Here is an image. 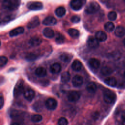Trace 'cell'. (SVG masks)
Returning a JSON list of instances; mask_svg holds the SVG:
<instances>
[{
    "instance_id": "cell-19",
    "label": "cell",
    "mask_w": 125,
    "mask_h": 125,
    "mask_svg": "<svg viewBox=\"0 0 125 125\" xmlns=\"http://www.w3.org/2000/svg\"><path fill=\"white\" fill-rule=\"evenodd\" d=\"M35 74L39 77H44L47 74V71L45 68L42 67H39L35 70Z\"/></svg>"
},
{
    "instance_id": "cell-36",
    "label": "cell",
    "mask_w": 125,
    "mask_h": 125,
    "mask_svg": "<svg viewBox=\"0 0 125 125\" xmlns=\"http://www.w3.org/2000/svg\"><path fill=\"white\" fill-rule=\"evenodd\" d=\"M58 125H68V121L64 117H61L58 120Z\"/></svg>"
},
{
    "instance_id": "cell-11",
    "label": "cell",
    "mask_w": 125,
    "mask_h": 125,
    "mask_svg": "<svg viewBox=\"0 0 125 125\" xmlns=\"http://www.w3.org/2000/svg\"><path fill=\"white\" fill-rule=\"evenodd\" d=\"M40 24L39 18L37 16H35L32 18L27 24V27L29 29L34 28Z\"/></svg>"
},
{
    "instance_id": "cell-9",
    "label": "cell",
    "mask_w": 125,
    "mask_h": 125,
    "mask_svg": "<svg viewBox=\"0 0 125 125\" xmlns=\"http://www.w3.org/2000/svg\"><path fill=\"white\" fill-rule=\"evenodd\" d=\"M35 95V93L34 91L30 88H28L24 90L23 92V96L28 101H31L34 99Z\"/></svg>"
},
{
    "instance_id": "cell-34",
    "label": "cell",
    "mask_w": 125,
    "mask_h": 125,
    "mask_svg": "<svg viewBox=\"0 0 125 125\" xmlns=\"http://www.w3.org/2000/svg\"><path fill=\"white\" fill-rule=\"evenodd\" d=\"M117 13L114 11H110L108 13L107 17L109 20L110 21H114L117 18Z\"/></svg>"
},
{
    "instance_id": "cell-42",
    "label": "cell",
    "mask_w": 125,
    "mask_h": 125,
    "mask_svg": "<svg viewBox=\"0 0 125 125\" xmlns=\"http://www.w3.org/2000/svg\"><path fill=\"white\" fill-rule=\"evenodd\" d=\"M99 117V113L98 112H94L92 115V117L94 119H97Z\"/></svg>"
},
{
    "instance_id": "cell-12",
    "label": "cell",
    "mask_w": 125,
    "mask_h": 125,
    "mask_svg": "<svg viewBox=\"0 0 125 125\" xmlns=\"http://www.w3.org/2000/svg\"><path fill=\"white\" fill-rule=\"evenodd\" d=\"M42 42V39L38 36H33L28 41L29 44L32 47H36L39 45Z\"/></svg>"
},
{
    "instance_id": "cell-43",
    "label": "cell",
    "mask_w": 125,
    "mask_h": 125,
    "mask_svg": "<svg viewBox=\"0 0 125 125\" xmlns=\"http://www.w3.org/2000/svg\"><path fill=\"white\" fill-rule=\"evenodd\" d=\"M121 117L123 120H125V110H124L121 114Z\"/></svg>"
},
{
    "instance_id": "cell-24",
    "label": "cell",
    "mask_w": 125,
    "mask_h": 125,
    "mask_svg": "<svg viewBox=\"0 0 125 125\" xmlns=\"http://www.w3.org/2000/svg\"><path fill=\"white\" fill-rule=\"evenodd\" d=\"M115 35L118 37H123L125 34V29L122 26H118L115 29Z\"/></svg>"
},
{
    "instance_id": "cell-17",
    "label": "cell",
    "mask_w": 125,
    "mask_h": 125,
    "mask_svg": "<svg viewBox=\"0 0 125 125\" xmlns=\"http://www.w3.org/2000/svg\"><path fill=\"white\" fill-rule=\"evenodd\" d=\"M95 38L99 42H104L107 39V35L103 31H99L95 34Z\"/></svg>"
},
{
    "instance_id": "cell-13",
    "label": "cell",
    "mask_w": 125,
    "mask_h": 125,
    "mask_svg": "<svg viewBox=\"0 0 125 125\" xmlns=\"http://www.w3.org/2000/svg\"><path fill=\"white\" fill-rule=\"evenodd\" d=\"M72 83L75 87H80L83 83V78L81 76L76 75L73 78Z\"/></svg>"
},
{
    "instance_id": "cell-3",
    "label": "cell",
    "mask_w": 125,
    "mask_h": 125,
    "mask_svg": "<svg viewBox=\"0 0 125 125\" xmlns=\"http://www.w3.org/2000/svg\"><path fill=\"white\" fill-rule=\"evenodd\" d=\"M100 8L99 4L96 1L88 3L85 8V12L88 14H92L98 12Z\"/></svg>"
},
{
    "instance_id": "cell-39",
    "label": "cell",
    "mask_w": 125,
    "mask_h": 125,
    "mask_svg": "<svg viewBox=\"0 0 125 125\" xmlns=\"http://www.w3.org/2000/svg\"><path fill=\"white\" fill-rule=\"evenodd\" d=\"M112 57L113 58V59L114 60H118L120 58V55L119 54V53H117V52H115L114 53H113L112 54Z\"/></svg>"
},
{
    "instance_id": "cell-27",
    "label": "cell",
    "mask_w": 125,
    "mask_h": 125,
    "mask_svg": "<svg viewBox=\"0 0 125 125\" xmlns=\"http://www.w3.org/2000/svg\"><path fill=\"white\" fill-rule=\"evenodd\" d=\"M70 79V74L67 71L63 72L61 76V80L63 83H68Z\"/></svg>"
},
{
    "instance_id": "cell-37",
    "label": "cell",
    "mask_w": 125,
    "mask_h": 125,
    "mask_svg": "<svg viewBox=\"0 0 125 125\" xmlns=\"http://www.w3.org/2000/svg\"><path fill=\"white\" fill-rule=\"evenodd\" d=\"M70 21L73 23H78L80 21V18L78 16H73L71 17Z\"/></svg>"
},
{
    "instance_id": "cell-26",
    "label": "cell",
    "mask_w": 125,
    "mask_h": 125,
    "mask_svg": "<svg viewBox=\"0 0 125 125\" xmlns=\"http://www.w3.org/2000/svg\"><path fill=\"white\" fill-rule=\"evenodd\" d=\"M113 72L112 69L108 66H104L103 67L100 71L102 75L103 76H107L110 75Z\"/></svg>"
},
{
    "instance_id": "cell-25",
    "label": "cell",
    "mask_w": 125,
    "mask_h": 125,
    "mask_svg": "<svg viewBox=\"0 0 125 125\" xmlns=\"http://www.w3.org/2000/svg\"><path fill=\"white\" fill-rule=\"evenodd\" d=\"M55 13L57 17H62L65 14L66 10L64 7L59 6L56 9Z\"/></svg>"
},
{
    "instance_id": "cell-10",
    "label": "cell",
    "mask_w": 125,
    "mask_h": 125,
    "mask_svg": "<svg viewBox=\"0 0 125 125\" xmlns=\"http://www.w3.org/2000/svg\"><path fill=\"white\" fill-rule=\"evenodd\" d=\"M87 44L88 46L91 48H96L99 45V41L95 37L90 36L87 40Z\"/></svg>"
},
{
    "instance_id": "cell-30",
    "label": "cell",
    "mask_w": 125,
    "mask_h": 125,
    "mask_svg": "<svg viewBox=\"0 0 125 125\" xmlns=\"http://www.w3.org/2000/svg\"><path fill=\"white\" fill-rule=\"evenodd\" d=\"M104 27L105 30L108 32H112L115 28V26L114 25V24L111 22H106L104 25Z\"/></svg>"
},
{
    "instance_id": "cell-35",
    "label": "cell",
    "mask_w": 125,
    "mask_h": 125,
    "mask_svg": "<svg viewBox=\"0 0 125 125\" xmlns=\"http://www.w3.org/2000/svg\"><path fill=\"white\" fill-rule=\"evenodd\" d=\"M8 62V59L7 57L4 56H1L0 57V67H2L5 65Z\"/></svg>"
},
{
    "instance_id": "cell-18",
    "label": "cell",
    "mask_w": 125,
    "mask_h": 125,
    "mask_svg": "<svg viewBox=\"0 0 125 125\" xmlns=\"http://www.w3.org/2000/svg\"><path fill=\"white\" fill-rule=\"evenodd\" d=\"M61 70V66L60 63L56 62L52 64L50 67V71L52 74L59 73Z\"/></svg>"
},
{
    "instance_id": "cell-5",
    "label": "cell",
    "mask_w": 125,
    "mask_h": 125,
    "mask_svg": "<svg viewBox=\"0 0 125 125\" xmlns=\"http://www.w3.org/2000/svg\"><path fill=\"white\" fill-rule=\"evenodd\" d=\"M86 3V0H72L70 2L71 8L76 11L79 10Z\"/></svg>"
},
{
    "instance_id": "cell-31",
    "label": "cell",
    "mask_w": 125,
    "mask_h": 125,
    "mask_svg": "<svg viewBox=\"0 0 125 125\" xmlns=\"http://www.w3.org/2000/svg\"><path fill=\"white\" fill-rule=\"evenodd\" d=\"M65 38L63 35L61 33H57L56 38H55V42L58 44L63 43L64 42Z\"/></svg>"
},
{
    "instance_id": "cell-44",
    "label": "cell",
    "mask_w": 125,
    "mask_h": 125,
    "mask_svg": "<svg viewBox=\"0 0 125 125\" xmlns=\"http://www.w3.org/2000/svg\"><path fill=\"white\" fill-rule=\"evenodd\" d=\"M11 125H20L18 123H14L13 124H12Z\"/></svg>"
},
{
    "instance_id": "cell-38",
    "label": "cell",
    "mask_w": 125,
    "mask_h": 125,
    "mask_svg": "<svg viewBox=\"0 0 125 125\" xmlns=\"http://www.w3.org/2000/svg\"><path fill=\"white\" fill-rule=\"evenodd\" d=\"M13 18H13V15H8L5 16L4 18H3V19L2 20V21L3 22H7L12 20Z\"/></svg>"
},
{
    "instance_id": "cell-4",
    "label": "cell",
    "mask_w": 125,
    "mask_h": 125,
    "mask_svg": "<svg viewBox=\"0 0 125 125\" xmlns=\"http://www.w3.org/2000/svg\"><path fill=\"white\" fill-rule=\"evenodd\" d=\"M24 91V83L22 80H20L18 81L14 88V95L15 97H19Z\"/></svg>"
},
{
    "instance_id": "cell-20",
    "label": "cell",
    "mask_w": 125,
    "mask_h": 125,
    "mask_svg": "<svg viewBox=\"0 0 125 125\" xmlns=\"http://www.w3.org/2000/svg\"><path fill=\"white\" fill-rule=\"evenodd\" d=\"M42 33L44 36L48 38H52L55 35L54 30L51 28L48 27L45 28L43 30Z\"/></svg>"
},
{
    "instance_id": "cell-8",
    "label": "cell",
    "mask_w": 125,
    "mask_h": 125,
    "mask_svg": "<svg viewBox=\"0 0 125 125\" xmlns=\"http://www.w3.org/2000/svg\"><path fill=\"white\" fill-rule=\"evenodd\" d=\"M27 6L31 10H39L42 8L43 4L40 1H32L28 3Z\"/></svg>"
},
{
    "instance_id": "cell-41",
    "label": "cell",
    "mask_w": 125,
    "mask_h": 125,
    "mask_svg": "<svg viewBox=\"0 0 125 125\" xmlns=\"http://www.w3.org/2000/svg\"><path fill=\"white\" fill-rule=\"evenodd\" d=\"M119 87L121 88H125V81H123L120 82V83L119 84Z\"/></svg>"
},
{
    "instance_id": "cell-33",
    "label": "cell",
    "mask_w": 125,
    "mask_h": 125,
    "mask_svg": "<svg viewBox=\"0 0 125 125\" xmlns=\"http://www.w3.org/2000/svg\"><path fill=\"white\" fill-rule=\"evenodd\" d=\"M37 55L33 53H29L27 54L25 57V58L27 60L29 61H32L36 60L37 58Z\"/></svg>"
},
{
    "instance_id": "cell-15",
    "label": "cell",
    "mask_w": 125,
    "mask_h": 125,
    "mask_svg": "<svg viewBox=\"0 0 125 125\" xmlns=\"http://www.w3.org/2000/svg\"><path fill=\"white\" fill-rule=\"evenodd\" d=\"M24 29L23 27H21V26L18 27L16 28H14L11 30L9 32V35L10 37L16 36L18 35L22 34L24 32Z\"/></svg>"
},
{
    "instance_id": "cell-1",
    "label": "cell",
    "mask_w": 125,
    "mask_h": 125,
    "mask_svg": "<svg viewBox=\"0 0 125 125\" xmlns=\"http://www.w3.org/2000/svg\"><path fill=\"white\" fill-rule=\"evenodd\" d=\"M21 3L19 0H4L2 1V7L4 9L13 11L18 8Z\"/></svg>"
},
{
    "instance_id": "cell-7",
    "label": "cell",
    "mask_w": 125,
    "mask_h": 125,
    "mask_svg": "<svg viewBox=\"0 0 125 125\" xmlns=\"http://www.w3.org/2000/svg\"><path fill=\"white\" fill-rule=\"evenodd\" d=\"M80 94L77 91H70L67 95V99L69 101L75 102L79 100L80 98Z\"/></svg>"
},
{
    "instance_id": "cell-6",
    "label": "cell",
    "mask_w": 125,
    "mask_h": 125,
    "mask_svg": "<svg viewBox=\"0 0 125 125\" xmlns=\"http://www.w3.org/2000/svg\"><path fill=\"white\" fill-rule=\"evenodd\" d=\"M57 101L53 98H48L45 102V105L46 107L48 109L51 110L55 109L57 106Z\"/></svg>"
},
{
    "instance_id": "cell-46",
    "label": "cell",
    "mask_w": 125,
    "mask_h": 125,
    "mask_svg": "<svg viewBox=\"0 0 125 125\" xmlns=\"http://www.w3.org/2000/svg\"><path fill=\"white\" fill-rule=\"evenodd\" d=\"M123 43H124V45L125 46V38L124 39V41H123Z\"/></svg>"
},
{
    "instance_id": "cell-40",
    "label": "cell",
    "mask_w": 125,
    "mask_h": 125,
    "mask_svg": "<svg viewBox=\"0 0 125 125\" xmlns=\"http://www.w3.org/2000/svg\"><path fill=\"white\" fill-rule=\"evenodd\" d=\"M4 104V99L2 96L1 95L0 97V108L1 109Z\"/></svg>"
},
{
    "instance_id": "cell-21",
    "label": "cell",
    "mask_w": 125,
    "mask_h": 125,
    "mask_svg": "<svg viewBox=\"0 0 125 125\" xmlns=\"http://www.w3.org/2000/svg\"><path fill=\"white\" fill-rule=\"evenodd\" d=\"M82 64L79 60H75L71 64V68L74 71H79L82 69Z\"/></svg>"
},
{
    "instance_id": "cell-47",
    "label": "cell",
    "mask_w": 125,
    "mask_h": 125,
    "mask_svg": "<svg viewBox=\"0 0 125 125\" xmlns=\"http://www.w3.org/2000/svg\"><path fill=\"white\" fill-rule=\"evenodd\" d=\"M124 76H125V72H124Z\"/></svg>"
},
{
    "instance_id": "cell-14",
    "label": "cell",
    "mask_w": 125,
    "mask_h": 125,
    "mask_svg": "<svg viewBox=\"0 0 125 125\" xmlns=\"http://www.w3.org/2000/svg\"><path fill=\"white\" fill-rule=\"evenodd\" d=\"M57 23L56 19L52 16H48L46 17L42 21V23L45 25L52 26L54 25Z\"/></svg>"
},
{
    "instance_id": "cell-2",
    "label": "cell",
    "mask_w": 125,
    "mask_h": 125,
    "mask_svg": "<svg viewBox=\"0 0 125 125\" xmlns=\"http://www.w3.org/2000/svg\"><path fill=\"white\" fill-rule=\"evenodd\" d=\"M103 99L106 103L109 104H112L116 99V95L112 91L106 89L103 93Z\"/></svg>"
},
{
    "instance_id": "cell-23",
    "label": "cell",
    "mask_w": 125,
    "mask_h": 125,
    "mask_svg": "<svg viewBox=\"0 0 125 125\" xmlns=\"http://www.w3.org/2000/svg\"><path fill=\"white\" fill-rule=\"evenodd\" d=\"M86 89L89 93H93L95 92L97 90V85L94 82H89L86 85Z\"/></svg>"
},
{
    "instance_id": "cell-28",
    "label": "cell",
    "mask_w": 125,
    "mask_h": 125,
    "mask_svg": "<svg viewBox=\"0 0 125 125\" xmlns=\"http://www.w3.org/2000/svg\"><path fill=\"white\" fill-rule=\"evenodd\" d=\"M68 33L72 38H77L80 35L79 31L74 28H70L68 30Z\"/></svg>"
},
{
    "instance_id": "cell-29",
    "label": "cell",
    "mask_w": 125,
    "mask_h": 125,
    "mask_svg": "<svg viewBox=\"0 0 125 125\" xmlns=\"http://www.w3.org/2000/svg\"><path fill=\"white\" fill-rule=\"evenodd\" d=\"M71 55L67 53H62L60 56V60L64 62H69L71 61Z\"/></svg>"
},
{
    "instance_id": "cell-32",
    "label": "cell",
    "mask_w": 125,
    "mask_h": 125,
    "mask_svg": "<svg viewBox=\"0 0 125 125\" xmlns=\"http://www.w3.org/2000/svg\"><path fill=\"white\" fill-rule=\"evenodd\" d=\"M42 119V117L40 114H34L31 117V121L34 123H37L41 121Z\"/></svg>"
},
{
    "instance_id": "cell-22",
    "label": "cell",
    "mask_w": 125,
    "mask_h": 125,
    "mask_svg": "<svg viewBox=\"0 0 125 125\" xmlns=\"http://www.w3.org/2000/svg\"><path fill=\"white\" fill-rule=\"evenodd\" d=\"M104 83L112 87L115 86L117 85V82L114 77H107L104 80Z\"/></svg>"
},
{
    "instance_id": "cell-45",
    "label": "cell",
    "mask_w": 125,
    "mask_h": 125,
    "mask_svg": "<svg viewBox=\"0 0 125 125\" xmlns=\"http://www.w3.org/2000/svg\"><path fill=\"white\" fill-rule=\"evenodd\" d=\"M122 125H125V120H123V122H122Z\"/></svg>"
},
{
    "instance_id": "cell-16",
    "label": "cell",
    "mask_w": 125,
    "mask_h": 125,
    "mask_svg": "<svg viewBox=\"0 0 125 125\" xmlns=\"http://www.w3.org/2000/svg\"><path fill=\"white\" fill-rule=\"evenodd\" d=\"M88 64L89 66L93 69H98L100 66V61L96 58H91L89 60Z\"/></svg>"
}]
</instances>
